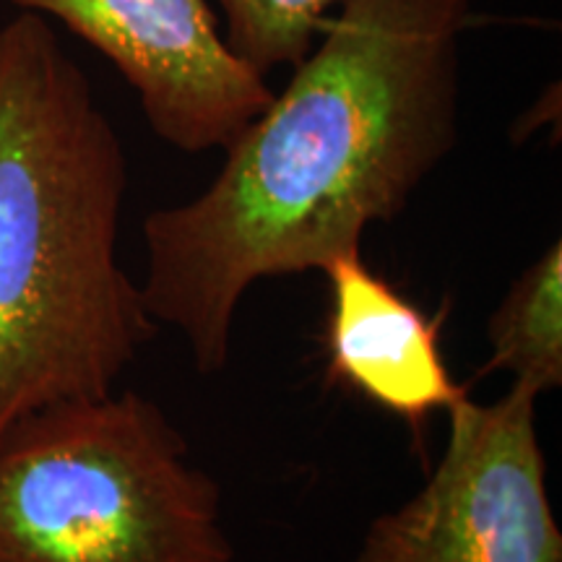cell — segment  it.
I'll return each instance as SVG.
<instances>
[{
    "label": "cell",
    "instance_id": "9c48e42d",
    "mask_svg": "<svg viewBox=\"0 0 562 562\" xmlns=\"http://www.w3.org/2000/svg\"><path fill=\"white\" fill-rule=\"evenodd\" d=\"M552 115L554 117L560 115V83L558 81H554L552 87H547L544 94L539 97V100L533 102L521 117H518L516 125H513V138L521 140L529 136V133H537L539 128H542V121L552 123Z\"/></svg>",
    "mask_w": 562,
    "mask_h": 562
},
{
    "label": "cell",
    "instance_id": "52a82bcc",
    "mask_svg": "<svg viewBox=\"0 0 562 562\" xmlns=\"http://www.w3.org/2000/svg\"><path fill=\"white\" fill-rule=\"evenodd\" d=\"M490 357L480 375L508 372L542 396L562 385V245L554 240L510 284L487 321Z\"/></svg>",
    "mask_w": 562,
    "mask_h": 562
},
{
    "label": "cell",
    "instance_id": "6da1fadb",
    "mask_svg": "<svg viewBox=\"0 0 562 562\" xmlns=\"http://www.w3.org/2000/svg\"><path fill=\"white\" fill-rule=\"evenodd\" d=\"M472 0H341L209 188L144 222V302L222 372L258 281L323 271L396 220L459 138Z\"/></svg>",
    "mask_w": 562,
    "mask_h": 562
},
{
    "label": "cell",
    "instance_id": "7a4b0ae2",
    "mask_svg": "<svg viewBox=\"0 0 562 562\" xmlns=\"http://www.w3.org/2000/svg\"><path fill=\"white\" fill-rule=\"evenodd\" d=\"M128 161L50 21L0 26V435L100 398L157 334L117 258Z\"/></svg>",
    "mask_w": 562,
    "mask_h": 562
},
{
    "label": "cell",
    "instance_id": "3957f363",
    "mask_svg": "<svg viewBox=\"0 0 562 562\" xmlns=\"http://www.w3.org/2000/svg\"><path fill=\"white\" fill-rule=\"evenodd\" d=\"M0 562H235L222 484L157 402L112 391L0 435Z\"/></svg>",
    "mask_w": 562,
    "mask_h": 562
},
{
    "label": "cell",
    "instance_id": "8992f818",
    "mask_svg": "<svg viewBox=\"0 0 562 562\" xmlns=\"http://www.w3.org/2000/svg\"><path fill=\"white\" fill-rule=\"evenodd\" d=\"M323 273L331 284L326 326L331 378L412 427L469 396L440 355V321L378 277L362 252L334 258Z\"/></svg>",
    "mask_w": 562,
    "mask_h": 562
},
{
    "label": "cell",
    "instance_id": "5b68a950",
    "mask_svg": "<svg viewBox=\"0 0 562 562\" xmlns=\"http://www.w3.org/2000/svg\"><path fill=\"white\" fill-rule=\"evenodd\" d=\"M60 21L136 91L146 123L172 149H227L273 100L263 74L237 58L206 0H9Z\"/></svg>",
    "mask_w": 562,
    "mask_h": 562
},
{
    "label": "cell",
    "instance_id": "ba28073f",
    "mask_svg": "<svg viewBox=\"0 0 562 562\" xmlns=\"http://www.w3.org/2000/svg\"><path fill=\"white\" fill-rule=\"evenodd\" d=\"M224 42L252 70L294 68L313 50L341 0H216Z\"/></svg>",
    "mask_w": 562,
    "mask_h": 562
},
{
    "label": "cell",
    "instance_id": "277c9868",
    "mask_svg": "<svg viewBox=\"0 0 562 562\" xmlns=\"http://www.w3.org/2000/svg\"><path fill=\"white\" fill-rule=\"evenodd\" d=\"M537 402L513 383L497 402L451 406L430 480L370 524L355 562H562Z\"/></svg>",
    "mask_w": 562,
    "mask_h": 562
}]
</instances>
